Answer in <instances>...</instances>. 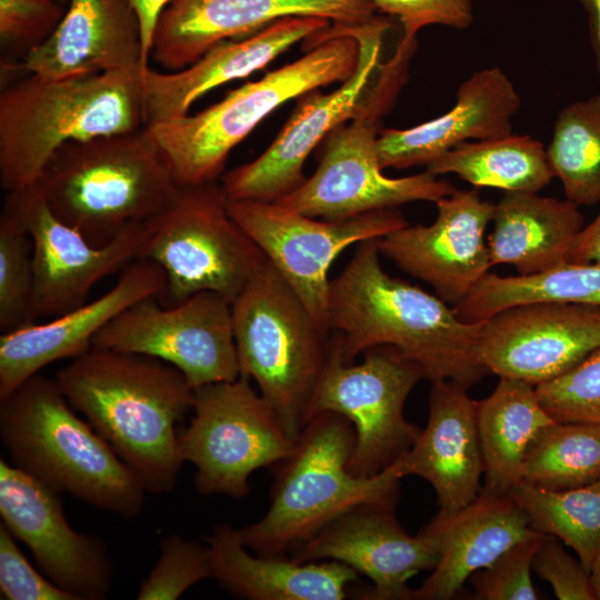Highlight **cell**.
Instances as JSON below:
<instances>
[{
    "mask_svg": "<svg viewBox=\"0 0 600 600\" xmlns=\"http://www.w3.org/2000/svg\"><path fill=\"white\" fill-rule=\"evenodd\" d=\"M380 256L377 239L360 242L330 280L328 329L342 360L391 346L420 364L430 382L468 389L489 374L478 356L482 322H466L437 294L389 276Z\"/></svg>",
    "mask_w": 600,
    "mask_h": 600,
    "instance_id": "obj_1",
    "label": "cell"
},
{
    "mask_svg": "<svg viewBox=\"0 0 600 600\" xmlns=\"http://www.w3.org/2000/svg\"><path fill=\"white\" fill-rule=\"evenodd\" d=\"M54 379L148 492L174 489L184 463L177 427L194 398L180 370L149 356L91 346Z\"/></svg>",
    "mask_w": 600,
    "mask_h": 600,
    "instance_id": "obj_2",
    "label": "cell"
},
{
    "mask_svg": "<svg viewBox=\"0 0 600 600\" xmlns=\"http://www.w3.org/2000/svg\"><path fill=\"white\" fill-rule=\"evenodd\" d=\"M73 410L56 379L40 373L0 398V439L12 464L56 493L123 519L138 517L143 483Z\"/></svg>",
    "mask_w": 600,
    "mask_h": 600,
    "instance_id": "obj_3",
    "label": "cell"
},
{
    "mask_svg": "<svg viewBox=\"0 0 600 600\" xmlns=\"http://www.w3.org/2000/svg\"><path fill=\"white\" fill-rule=\"evenodd\" d=\"M142 74L48 79L29 73L7 87L0 94V182L6 192L37 183L69 141L144 128Z\"/></svg>",
    "mask_w": 600,
    "mask_h": 600,
    "instance_id": "obj_4",
    "label": "cell"
},
{
    "mask_svg": "<svg viewBox=\"0 0 600 600\" xmlns=\"http://www.w3.org/2000/svg\"><path fill=\"white\" fill-rule=\"evenodd\" d=\"M37 183L54 214L94 246L157 218L182 188L146 127L64 143Z\"/></svg>",
    "mask_w": 600,
    "mask_h": 600,
    "instance_id": "obj_5",
    "label": "cell"
},
{
    "mask_svg": "<svg viewBox=\"0 0 600 600\" xmlns=\"http://www.w3.org/2000/svg\"><path fill=\"white\" fill-rule=\"evenodd\" d=\"M356 442L351 422L322 411L300 430L290 454L273 466L270 504L257 522L242 527V543L260 556H284L342 513L361 503L397 507L399 460L371 477L347 468Z\"/></svg>",
    "mask_w": 600,
    "mask_h": 600,
    "instance_id": "obj_6",
    "label": "cell"
},
{
    "mask_svg": "<svg viewBox=\"0 0 600 600\" xmlns=\"http://www.w3.org/2000/svg\"><path fill=\"white\" fill-rule=\"evenodd\" d=\"M300 59L230 91L194 113L147 126L181 187L219 181L231 150L270 112L290 99L333 82L356 70L358 41L331 24L307 40Z\"/></svg>",
    "mask_w": 600,
    "mask_h": 600,
    "instance_id": "obj_7",
    "label": "cell"
},
{
    "mask_svg": "<svg viewBox=\"0 0 600 600\" xmlns=\"http://www.w3.org/2000/svg\"><path fill=\"white\" fill-rule=\"evenodd\" d=\"M240 374L253 379L287 432L296 438L326 370L331 334L268 261L231 303Z\"/></svg>",
    "mask_w": 600,
    "mask_h": 600,
    "instance_id": "obj_8",
    "label": "cell"
},
{
    "mask_svg": "<svg viewBox=\"0 0 600 600\" xmlns=\"http://www.w3.org/2000/svg\"><path fill=\"white\" fill-rule=\"evenodd\" d=\"M219 181L182 187L173 203L148 222L140 259L166 273L158 299L174 306L202 291L230 303L267 258L228 211Z\"/></svg>",
    "mask_w": 600,
    "mask_h": 600,
    "instance_id": "obj_9",
    "label": "cell"
},
{
    "mask_svg": "<svg viewBox=\"0 0 600 600\" xmlns=\"http://www.w3.org/2000/svg\"><path fill=\"white\" fill-rule=\"evenodd\" d=\"M192 411L180 430L179 449L197 469L194 487L201 494L246 498L251 473L273 467L293 449L296 438L248 377L196 388Z\"/></svg>",
    "mask_w": 600,
    "mask_h": 600,
    "instance_id": "obj_10",
    "label": "cell"
},
{
    "mask_svg": "<svg viewBox=\"0 0 600 600\" xmlns=\"http://www.w3.org/2000/svg\"><path fill=\"white\" fill-rule=\"evenodd\" d=\"M362 354L360 363L344 362L331 337L310 419L322 411L346 417L356 432L347 468L356 477H371L397 462L418 437L421 429L407 421L403 408L426 374L420 364L391 346H376Z\"/></svg>",
    "mask_w": 600,
    "mask_h": 600,
    "instance_id": "obj_11",
    "label": "cell"
},
{
    "mask_svg": "<svg viewBox=\"0 0 600 600\" xmlns=\"http://www.w3.org/2000/svg\"><path fill=\"white\" fill-rule=\"evenodd\" d=\"M227 206L327 333L328 273L333 261L352 244L409 224L398 208L342 220H318L277 202L228 199Z\"/></svg>",
    "mask_w": 600,
    "mask_h": 600,
    "instance_id": "obj_12",
    "label": "cell"
},
{
    "mask_svg": "<svg viewBox=\"0 0 600 600\" xmlns=\"http://www.w3.org/2000/svg\"><path fill=\"white\" fill-rule=\"evenodd\" d=\"M390 22L382 17L357 26L333 24L352 36L359 46L353 73L334 91L312 90L302 96L291 117L269 146L251 162L223 173L220 183L228 199L278 202L306 180L308 156L354 112L381 64L380 54Z\"/></svg>",
    "mask_w": 600,
    "mask_h": 600,
    "instance_id": "obj_13",
    "label": "cell"
},
{
    "mask_svg": "<svg viewBox=\"0 0 600 600\" xmlns=\"http://www.w3.org/2000/svg\"><path fill=\"white\" fill-rule=\"evenodd\" d=\"M157 300L127 308L94 336L92 346L162 360L194 389L240 377L231 303L224 297L202 291L163 307Z\"/></svg>",
    "mask_w": 600,
    "mask_h": 600,
    "instance_id": "obj_14",
    "label": "cell"
},
{
    "mask_svg": "<svg viewBox=\"0 0 600 600\" xmlns=\"http://www.w3.org/2000/svg\"><path fill=\"white\" fill-rule=\"evenodd\" d=\"M3 210L32 241L33 313L56 318L87 302L93 286L140 259L148 222L134 224L103 246L59 219L38 183L7 192Z\"/></svg>",
    "mask_w": 600,
    "mask_h": 600,
    "instance_id": "obj_15",
    "label": "cell"
},
{
    "mask_svg": "<svg viewBox=\"0 0 600 600\" xmlns=\"http://www.w3.org/2000/svg\"><path fill=\"white\" fill-rule=\"evenodd\" d=\"M0 516L31 551L39 570L77 600L104 599L114 568L106 543L76 531L59 493L0 459Z\"/></svg>",
    "mask_w": 600,
    "mask_h": 600,
    "instance_id": "obj_16",
    "label": "cell"
},
{
    "mask_svg": "<svg viewBox=\"0 0 600 600\" xmlns=\"http://www.w3.org/2000/svg\"><path fill=\"white\" fill-rule=\"evenodd\" d=\"M600 347V307L533 301L482 322L478 356L490 373L532 386L552 380Z\"/></svg>",
    "mask_w": 600,
    "mask_h": 600,
    "instance_id": "obj_17",
    "label": "cell"
},
{
    "mask_svg": "<svg viewBox=\"0 0 600 600\" xmlns=\"http://www.w3.org/2000/svg\"><path fill=\"white\" fill-rule=\"evenodd\" d=\"M374 11L367 0H171L158 16L150 58L173 72L221 41L248 38L284 18L357 26L371 20Z\"/></svg>",
    "mask_w": 600,
    "mask_h": 600,
    "instance_id": "obj_18",
    "label": "cell"
},
{
    "mask_svg": "<svg viewBox=\"0 0 600 600\" xmlns=\"http://www.w3.org/2000/svg\"><path fill=\"white\" fill-rule=\"evenodd\" d=\"M436 204L438 214L431 224H407L377 243L381 256L454 307L491 267L484 233L494 204L476 190L457 189Z\"/></svg>",
    "mask_w": 600,
    "mask_h": 600,
    "instance_id": "obj_19",
    "label": "cell"
},
{
    "mask_svg": "<svg viewBox=\"0 0 600 600\" xmlns=\"http://www.w3.org/2000/svg\"><path fill=\"white\" fill-rule=\"evenodd\" d=\"M394 507L361 503L327 524L293 549L300 562L339 561L368 577L373 586L360 593L368 600H410L408 581L423 570H433L439 552L420 531L409 534L394 514Z\"/></svg>",
    "mask_w": 600,
    "mask_h": 600,
    "instance_id": "obj_20",
    "label": "cell"
},
{
    "mask_svg": "<svg viewBox=\"0 0 600 600\" xmlns=\"http://www.w3.org/2000/svg\"><path fill=\"white\" fill-rule=\"evenodd\" d=\"M166 273L148 259H137L121 270L116 284L47 322L31 323L0 337V398L61 359H73L92 346L94 336L130 306L166 288Z\"/></svg>",
    "mask_w": 600,
    "mask_h": 600,
    "instance_id": "obj_21",
    "label": "cell"
},
{
    "mask_svg": "<svg viewBox=\"0 0 600 600\" xmlns=\"http://www.w3.org/2000/svg\"><path fill=\"white\" fill-rule=\"evenodd\" d=\"M148 67L131 0H69L52 36L13 69L61 79L100 72L142 74Z\"/></svg>",
    "mask_w": 600,
    "mask_h": 600,
    "instance_id": "obj_22",
    "label": "cell"
},
{
    "mask_svg": "<svg viewBox=\"0 0 600 600\" xmlns=\"http://www.w3.org/2000/svg\"><path fill=\"white\" fill-rule=\"evenodd\" d=\"M439 552L428 579L412 590L410 600H449L467 579L490 566L518 541L538 533L508 492L481 488L466 506L439 510L421 528Z\"/></svg>",
    "mask_w": 600,
    "mask_h": 600,
    "instance_id": "obj_23",
    "label": "cell"
},
{
    "mask_svg": "<svg viewBox=\"0 0 600 600\" xmlns=\"http://www.w3.org/2000/svg\"><path fill=\"white\" fill-rule=\"evenodd\" d=\"M330 23L318 17L284 18L248 38L217 43L184 69L160 72L148 67L142 74L146 127L188 114L194 101L208 91L264 68Z\"/></svg>",
    "mask_w": 600,
    "mask_h": 600,
    "instance_id": "obj_24",
    "label": "cell"
},
{
    "mask_svg": "<svg viewBox=\"0 0 600 600\" xmlns=\"http://www.w3.org/2000/svg\"><path fill=\"white\" fill-rule=\"evenodd\" d=\"M520 103L513 83L500 68L477 71L460 84L448 112L412 128L381 130L377 143L380 167L429 166L469 140L510 134Z\"/></svg>",
    "mask_w": 600,
    "mask_h": 600,
    "instance_id": "obj_25",
    "label": "cell"
},
{
    "mask_svg": "<svg viewBox=\"0 0 600 600\" xmlns=\"http://www.w3.org/2000/svg\"><path fill=\"white\" fill-rule=\"evenodd\" d=\"M477 408L466 388L447 380L431 382L426 428L399 459L403 477L418 476L432 486L440 510L461 508L481 490Z\"/></svg>",
    "mask_w": 600,
    "mask_h": 600,
    "instance_id": "obj_26",
    "label": "cell"
},
{
    "mask_svg": "<svg viewBox=\"0 0 600 600\" xmlns=\"http://www.w3.org/2000/svg\"><path fill=\"white\" fill-rule=\"evenodd\" d=\"M204 540L213 579L239 599L342 600L358 580V572L339 561L300 562L287 554L253 553L227 523L217 524Z\"/></svg>",
    "mask_w": 600,
    "mask_h": 600,
    "instance_id": "obj_27",
    "label": "cell"
},
{
    "mask_svg": "<svg viewBox=\"0 0 600 600\" xmlns=\"http://www.w3.org/2000/svg\"><path fill=\"white\" fill-rule=\"evenodd\" d=\"M488 237L492 266H513L521 276L542 273L569 262L583 229L579 206L537 192H506L494 204Z\"/></svg>",
    "mask_w": 600,
    "mask_h": 600,
    "instance_id": "obj_28",
    "label": "cell"
},
{
    "mask_svg": "<svg viewBox=\"0 0 600 600\" xmlns=\"http://www.w3.org/2000/svg\"><path fill=\"white\" fill-rule=\"evenodd\" d=\"M553 421L541 404L536 386L499 378L492 393L478 401L477 408L484 488L508 492L520 482L530 443Z\"/></svg>",
    "mask_w": 600,
    "mask_h": 600,
    "instance_id": "obj_29",
    "label": "cell"
},
{
    "mask_svg": "<svg viewBox=\"0 0 600 600\" xmlns=\"http://www.w3.org/2000/svg\"><path fill=\"white\" fill-rule=\"evenodd\" d=\"M436 176L452 173L474 187L538 192L554 177L547 148L530 136L507 134L467 141L427 166Z\"/></svg>",
    "mask_w": 600,
    "mask_h": 600,
    "instance_id": "obj_30",
    "label": "cell"
},
{
    "mask_svg": "<svg viewBox=\"0 0 600 600\" xmlns=\"http://www.w3.org/2000/svg\"><path fill=\"white\" fill-rule=\"evenodd\" d=\"M533 301L600 307V261L568 262L532 276L488 272L453 308L463 321L480 323L506 308Z\"/></svg>",
    "mask_w": 600,
    "mask_h": 600,
    "instance_id": "obj_31",
    "label": "cell"
},
{
    "mask_svg": "<svg viewBox=\"0 0 600 600\" xmlns=\"http://www.w3.org/2000/svg\"><path fill=\"white\" fill-rule=\"evenodd\" d=\"M508 493L528 516L532 529L572 548L590 572L600 547V478L564 490L520 481Z\"/></svg>",
    "mask_w": 600,
    "mask_h": 600,
    "instance_id": "obj_32",
    "label": "cell"
},
{
    "mask_svg": "<svg viewBox=\"0 0 600 600\" xmlns=\"http://www.w3.org/2000/svg\"><path fill=\"white\" fill-rule=\"evenodd\" d=\"M600 478V426L553 421L530 443L521 481L549 490L572 489Z\"/></svg>",
    "mask_w": 600,
    "mask_h": 600,
    "instance_id": "obj_33",
    "label": "cell"
},
{
    "mask_svg": "<svg viewBox=\"0 0 600 600\" xmlns=\"http://www.w3.org/2000/svg\"><path fill=\"white\" fill-rule=\"evenodd\" d=\"M547 154L568 200L577 206L600 201V94L560 111Z\"/></svg>",
    "mask_w": 600,
    "mask_h": 600,
    "instance_id": "obj_34",
    "label": "cell"
},
{
    "mask_svg": "<svg viewBox=\"0 0 600 600\" xmlns=\"http://www.w3.org/2000/svg\"><path fill=\"white\" fill-rule=\"evenodd\" d=\"M32 241L19 220L0 216V329L2 333L34 322Z\"/></svg>",
    "mask_w": 600,
    "mask_h": 600,
    "instance_id": "obj_35",
    "label": "cell"
},
{
    "mask_svg": "<svg viewBox=\"0 0 600 600\" xmlns=\"http://www.w3.org/2000/svg\"><path fill=\"white\" fill-rule=\"evenodd\" d=\"M213 578L209 548L171 534L160 542L159 559L140 583L139 600H176L199 581Z\"/></svg>",
    "mask_w": 600,
    "mask_h": 600,
    "instance_id": "obj_36",
    "label": "cell"
},
{
    "mask_svg": "<svg viewBox=\"0 0 600 600\" xmlns=\"http://www.w3.org/2000/svg\"><path fill=\"white\" fill-rule=\"evenodd\" d=\"M556 421L600 426V347L561 376L536 386Z\"/></svg>",
    "mask_w": 600,
    "mask_h": 600,
    "instance_id": "obj_37",
    "label": "cell"
},
{
    "mask_svg": "<svg viewBox=\"0 0 600 600\" xmlns=\"http://www.w3.org/2000/svg\"><path fill=\"white\" fill-rule=\"evenodd\" d=\"M546 534L522 539L500 554L490 566L471 574L476 598L480 600H536L531 580L534 553Z\"/></svg>",
    "mask_w": 600,
    "mask_h": 600,
    "instance_id": "obj_38",
    "label": "cell"
},
{
    "mask_svg": "<svg viewBox=\"0 0 600 600\" xmlns=\"http://www.w3.org/2000/svg\"><path fill=\"white\" fill-rule=\"evenodd\" d=\"M66 8L56 0H0L2 50L23 53L24 59L52 36Z\"/></svg>",
    "mask_w": 600,
    "mask_h": 600,
    "instance_id": "obj_39",
    "label": "cell"
},
{
    "mask_svg": "<svg viewBox=\"0 0 600 600\" xmlns=\"http://www.w3.org/2000/svg\"><path fill=\"white\" fill-rule=\"evenodd\" d=\"M0 593L7 600H77L34 569L0 523Z\"/></svg>",
    "mask_w": 600,
    "mask_h": 600,
    "instance_id": "obj_40",
    "label": "cell"
},
{
    "mask_svg": "<svg viewBox=\"0 0 600 600\" xmlns=\"http://www.w3.org/2000/svg\"><path fill=\"white\" fill-rule=\"evenodd\" d=\"M374 10L397 17L406 37L423 27L440 24L466 29L473 21L471 0H367Z\"/></svg>",
    "mask_w": 600,
    "mask_h": 600,
    "instance_id": "obj_41",
    "label": "cell"
},
{
    "mask_svg": "<svg viewBox=\"0 0 600 600\" xmlns=\"http://www.w3.org/2000/svg\"><path fill=\"white\" fill-rule=\"evenodd\" d=\"M532 569L550 583L560 600H596L590 572L553 536L546 534L539 544Z\"/></svg>",
    "mask_w": 600,
    "mask_h": 600,
    "instance_id": "obj_42",
    "label": "cell"
},
{
    "mask_svg": "<svg viewBox=\"0 0 600 600\" xmlns=\"http://www.w3.org/2000/svg\"><path fill=\"white\" fill-rule=\"evenodd\" d=\"M600 261V212L583 227L570 253L569 262L588 263Z\"/></svg>",
    "mask_w": 600,
    "mask_h": 600,
    "instance_id": "obj_43",
    "label": "cell"
},
{
    "mask_svg": "<svg viewBox=\"0 0 600 600\" xmlns=\"http://www.w3.org/2000/svg\"><path fill=\"white\" fill-rule=\"evenodd\" d=\"M136 11L139 16L141 28H142V38L144 52L148 58H150L151 50V39L153 29L161 10L171 1V0H131Z\"/></svg>",
    "mask_w": 600,
    "mask_h": 600,
    "instance_id": "obj_44",
    "label": "cell"
},
{
    "mask_svg": "<svg viewBox=\"0 0 600 600\" xmlns=\"http://www.w3.org/2000/svg\"><path fill=\"white\" fill-rule=\"evenodd\" d=\"M584 8L590 27L598 69L600 71V0H578Z\"/></svg>",
    "mask_w": 600,
    "mask_h": 600,
    "instance_id": "obj_45",
    "label": "cell"
},
{
    "mask_svg": "<svg viewBox=\"0 0 600 600\" xmlns=\"http://www.w3.org/2000/svg\"><path fill=\"white\" fill-rule=\"evenodd\" d=\"M590 578L596 600H600V547L590 569Z\"/></svg>",
    "mask_w": 600,
    "mask_h": 600,
    "instance_id": "obj_46",
    "label": "cell"
},
{
    "mask_svg": "<svg viewBox=\"0 0 600 600\" xmlns=\"http://www.w3.org/2000/svg\"><path fill=\"white\" fill-rule=\"evenodd\" d=\"M56 1L64 7H67V4L69 3V0H56Z\"/></svg>",
    "mask_w": 600,
    "mask_h": 600,
    "instance_id": "obj_47",
    "label": "cell"
}]
</instances>
